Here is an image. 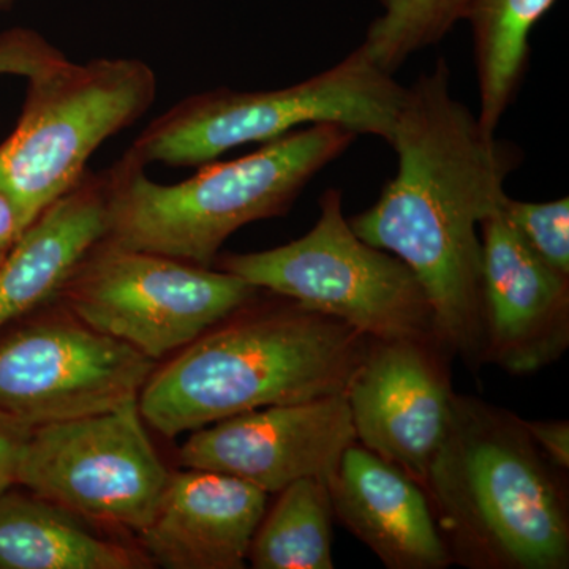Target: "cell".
Listing matches in <instances>:
<instances>
[{
	"label": "cell",
	"mask_w": 569,
	"mask_h": 569,
	"mask_svg": "<svg viewBox=\"0 0 569 569\" xmlns=\"http://www.w3.org/2000/svg\"><path fill=\"white\" fill-rule=\"evenodd\" d=\"M389 144L395 178L348 223L411 269L432 309L438 342L477 369L485 355L479 224L503 203L505 183L523 153L486 132L452 96L443 58L406 88Z\"/></svg>",
	"instance_id": "1"
},
{
	"label": "cell",
	"mask_w": 569,
	"mask_h": 569,
	"mask_svg": "<svg viewBox=\"0 0 569 569\" xmlns=\"http://www.w3.org/2000/svg\"><path fill=\"white\" fill-rule=\"evenodd\" d=\"M422 488L452 565L569 567L563 471L542 456L511 411L455 392Z\"/></svg>",
	"instance_id": "2"
},
{
	"label": "cell",
	"mask_w": 569,
	"mask_h": 569,
	"mask_svg": "<svg viewBox=\"0 0 569 569\" xmlns=\"http://www.w3.org/2000/svg\"><path fill=\"white\" fill-rule=\"evenodd\" d=\"M244 309L149 377L138 407L153 429L173 438L258 408L347 391L370 337L290 299Z\"/></svg>",
	"instance_id": "3"
},
{
	"label": "cell",
	"mask_w": 569,
	"mask_h": 569,
	"mask_svg": "<svg viewBox=\"0 0 569 569\" xmlns=\"http://www.w3.org/2000/svg\"><path fill=\"white\" fill-rule=\"evenodd\" d=\"M356 137L337 123L302 127L241 159L201 164L197 174L173 186L153 182L144 164L126 153L104 171L110 209L104 241L212 268L231 234L283 216Z\"/></svg>",
	"instance_id": "4"
},
{
	"label": "cell",
	"mask_w": 569,
	"mask_h": 569,
	"mask_svg": "<svg viewBox=\"0 0 569 569\" xmlns=\"http://www.w3.org/2000/svg\"><path fill=\"white\" fill-rule=\"evenodd\" d=\"M403 93L359 44L336 66L288 88L193 93L153 119L127 156L144 167H201L239 146L274 141L316 123H337L389 144Z\"/></svg>",
	"instance_id": "5"
},
{
	"label": "cell",
	"mask_w": 569,
	"mask_h": 569,
	"mask_svg": "<svg viewBox=\"0 0 569 569\" xmlns=\"http://www.w3.org/2000/svg\"><path fill=\"white\" fill-rule=\"evenodd\" d=\"M20 122L0 144V190L31 224L77 186L92 153L157 97L156 71L133 58H69L28 78Z\"/></svg>",
	"instance_id": "6"
},
{
	"label": "cell",
	"mask_w": 569,
	"mask_h": 569,
	"mask_svg": "<svg viewBox=\"0 0 569 569\" xmlns=\"http://www.w3.org/2000/svg\"><path fill=\"white\" fill-rule=\"evenodd\" d=\"M213 264L370 339L437 340L417 276L351 230L340 190L321 194L320 217L302 238L263 252L224 254Z\"/></svg>",
	"instance_id": "7"
},
{
	"label": "cell",
	"mask_w": 569,
	"mask_h": 569,
	"mask_svg": "<svg viewBox=\"0 0 569 569\" xmlns=\"http://www.w3.org/2000/svg\"><path fill=\"white\" fill-rule=\"evenodd\" d=\"M260 291L222 269L102 241L61 296L81 323L156 361L227 321Z\"/></svg>",
	"instance_id": "8"
},
{
	"label": "cell",
	"mask_w": 569,
	"mask_h": 569,
	"mask_svg": "<svg viewBox=\"0 0 569 569\" xmlns=\"http://www.w3.org/2000/svg\"><path fill=\"white\" fill-rule=\"evenodd\" d=\"M138 400L69 421L32 427L17 485L66 511L141 531L167 489Z\"/></svg>",
	"instance_id": "9"
},
{
	"label": "cell",
	"mask_w": 569,
	"mask_h": 569,
	"mask_svg": "<svg viewBox=\"0 0 569 569\" xmlns=\"http://www.w3.org/2000/svg\"><path fill=\"white\" fill-rule=\"evenodd\" d=\"M148 356L84 323L29 326L0 342V413L31 427L104 413L138 400Z\"/></svg>",
	"instance_id": "10"
},
{
	"label": "cell",
	"mask_w": 569,
	"mask_h": 569,
	"mask_svg": "<svg viewBox=\"0 0 569 569\" xmlns=\"http://www.w3.org/2000/svg\"><path fill=\"white\" fill-rule=\"evenodd\" d=\"M449 358L436 339H369L346 391L356 441L421 486L455 396Z\"/></svg>",
	"instance_id": "11"
},
{
	"label": "cell",
	"mask_w": 569,
	"mask_h": 569,
	"mask_svg": "<svg viewBox=\"0 0 569 569\" xmlns=\"http://www.w3.org/2000/svg\"><path fill=\"white\" fill-rule=\"evenodd\" d=\"M355 440L343 392L258 408L194 430L179 451V463L279 493L299 479L328 482Z\"/></svg>",
	"instance_id": "12"
},
{
	"label": "cell",
	"mask_w": 569,
	"mask_h": 569,
	"mask_svg": "<svg viewBox=\"0 0 569 569\" xmlns=\"http://www.w3.org/2000/svg\"><path fill=\"white\" fill-rule=\"evenodd\" d=\"M482 244V365L531 376L569 347V277L520 241L500 208L479 224Z\"/></svg>",
	"instance_id": "13"
},
{
	"label": "cell",
	"mask_w": 569,
	"mask_h": 569,
	"mask_svg": "<svg viewBox=\"0 0 569 569\" xmlns=\"http://www.w3.org/2000/svg\"><path fill=\"white\" fill-rule=\"evenodd\" d=\"M264 490L217 471L170 475L151 522L140 535L146 553L168 569H241L266 509Z\"/></svg>",
	"instance_id": "14"
},
{
	"label": "cell",
	"mask_w": 569,
	"mask_h": 569,
	"mask_svg": "<svg viewBox=\"0 0 569 569\" xmlns=\"http://www.w3.org/2000/svg\"><path fill=\"white\" fill-rule=\"evenodd\" d=\"M335 519L389 569L451 567L425 488L353 441L328 481Z\"/></svg>",
	"instance_id": "15"
},
{
	"label": "cell",
	"mask_w": 569,
	"mask_h": 569,
	"mask_svg": "<svg viewBox=\"0 0 569 569\" xmlns=\"http://www.w3.org/2000/svg\"><path fill=\"white\" fill-rule=\"evenodd\" d=\"M110 228L107 174L86 171L37 217L0 263V329L61 296Z\"/></svg>",
	"instance_id": "16"
},
{
	"label": "cell",
	"mask_w": 569,
	"mask_h": 569,
	"mask_svg": "<svg viewBox=\"0 0 569 569\" xmlns=\"http://www.w3.org/2000/svg\"><path fill=\"white\" fill-rule=\"evenodd\" d=\"M129 549L100 538L58 505L0 493V569H133Z\"/></svg>",
	"instance_id": "17"
},
{
	"label": "cell",
	"mask_w": 569,
	"mask_h": 569,
	"mask_svg": "<svg viewBox=\"0 0 569 569\" xmlns=\"http://www.w3.org/2000/svg\"><path fill=\"white\" fill-rule=\"evenodd\" d=\"M556 0H473L468 10L479 88L478 121L496 133L530 62V33Z\"/></svg>",
	"instance_id": "18"
},
{
	"label": "cell",
	"mask_w": 569,
	"mask_h": 569,
	"mask_svg": "<svg viewBox=\"0 0 569 569\" xmlns=\"http://www.w3.org/2000/svg\"><path fill=\"white\" fill-rule=\"evenodd\" d=\"M332 522L328 482L299 479L264 512L247 560L257 569H332Z\"/></svg>",
	"instance_id": "19"
},
{
	"label": "cell",
	"mask_w": 569,
	"mask_h": 569,
	"mask_svg": "<svg viewBox=\"0 0 569 569\" xmlns=\"http://www.w3.org/2000/svg\"><path fill=\"white\" fill-rule=\"evenodd\" d=\"M381 13L367 28L362 47L395 74L410 56L440 43L467 20L473 0H377Z\"/></svg>",
	"instance_id": "20"
},
{
	"label": "cell",
	"mask_w": 569,
	"mask_h": 569,
	"mask_svg": "<svg viewBox=\"0 0 569 569\" xmlns=\"http://www.w3.org/2000/svg\"><path fill=\"white\" fill-rule=\"evenodd\" d=\"M520 241L553 271L569 277V200L568 197L545 203L505 197L500 206Z\"/></svg>",
	"instance_id": "21"
},
{
	"label": "cell",
	"mask_w": 569,
	"mask_h": 569,
	"mask_svg": "<svg viewBox=\"0 0 569 569\" xmlns=\"http://www.w3.org/2000/svg\"><path fill=\"white\" fill-rule=\"evenodd\" d=\"M66 58L40 33L11 29L0 36V73L31 78Z\"/></svg>",
	"instance_id": "22"
},
{
	"label": "cell",
	"mask_w": 569,
	"mask_h": 569,
	"mask_svg": "<svg viewBox=\"0 0 569 569\" xmlns=\"http://www.w3.org/2000/svg\"><path fill=\"white\" fill-rule=\"evenodd\" d=\"M32 427L0 413V493L17 485L18 463Z\"/></svg>",
	"instance_id": "23"
},
{
	"label": "cell",
	"mask_w": 569,
	"mask_h": 569,
	"mask_svg": "<svg viewBox=\"0 0 569 569\" xmlns=\"http://www.w3.org/2000/svg\"><path fill=\"white\" fill-rule=\"evenodd\" d=\"M522 421L542 456L553 467L567 473L569 468V422L527 421V419H522Z\"/></svg>",
	"instance_id": "24"
},
{
	"label": "cell",
	"mask_w": 569,
	"mask_h": 569,
	"mask_svg": "<svg viewBox=\"0 0 569 569\" xmlns=\"http://www.w3.org/2000/svg\"><path fill=\"white\" fill-rule=\"evenodd\" d=\"M28 227L18 204L0 190V263Z\"/></svg>",
	"instance_id": "25"
},
{
	"label": "cell",
	"mask_w": 569,
	"mask_h": 569,
	"mask_svg": "<svg viewBox=\"0 0 569 569\" xmlns=\"http://www.w3.org/2000/svg\"><path fill=\"white\" fill-rule=\"evenodd\" d=\"M11 0H0V9H3V7L9 6Z\"/></svg>",
	"instance_id": "26"
}]
</instances>
